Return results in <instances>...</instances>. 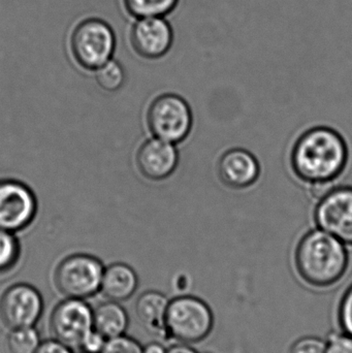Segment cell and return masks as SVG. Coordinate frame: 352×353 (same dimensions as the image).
I'll use <instances>...</instances> for the list:
<instances>
[{
  "label": "cell",
  "mask_w": 352,
  "mask_h": 353,
  "mask_svg": "<svg viewBox=\"0 0 352 353\" xmlns=\"http://www.w3.org/2000/svg\"><path fill=\"white\" fill-rule=\"evenodd\" d=\"M21 246L12 232L0 230V274L10 271L20 259Z\"/></svg>",
  "instance_id": "ffe728a7"
},
{
  "label": "cell",
  "mask_w": 352,
  "mask_h": 353,
  "mask_svg": "<svg viewBox=\"0 0 352 353\" xmlns=\"http://www.w3.org/2000/svg\"><path fill=\"white\" fill-rule=\"evenodd\" d=\"M327 353H352V336L344 332L332 334L327 341Z\"/></svg>",
  "instance_id": "cb8c5ba5"
},
{
  "label": "cell",
  "mask_w": 352,
  "mask_h": 353,
  "mask_svg": "<svg viewBox=\"0 0 352 353\" xmlns=\"http://www.w3.org/2000/svg\"><path fill=\"white\" fill-rule=\"evenodd\" d=\"M165 353H198L194 350V347L189 345V344L180 343L178 342L177 344H174L171 347L167 348V352Z\"/></svg>",
  "instance_id": "4316f807"
},
{
  "label": "cell",
  "mask_w": 352,
  "mask_h": 353,
  "mask_svg": "<svg viewBox=\"0 0 352 353\" xmlns=\"http://www.w3.org/2000/svg\"><path fill=\"white\" fill-rule=\"evenodd\" d=\"M116 47L111 27L99 19H87L74 28L70 39L72 56L82 68L96 70L109 61Z\"/></svg>",
  "instance_id": "8992f818"
},
{
  "label": "cell",
  "mask_w": 352,
  "mask_h": 353,
  "mask_svg": "<svg viewBox=\"0 0 352 353\" xmlns=\"http://www.w3.org/2000/svg\"><path fill=\"white\" fill-rule=\"evenodd\" d=\"M214 327L212 309L202 299L181 296L169 301L165 319V338L180 343H198Z\"/></svg>",
  "instance_id": "3957f363"
},
{
  "label": "cell",
  "mask_w": 352,
  "mask_h": 353,
  "mask_svg": "<svg viewBox=\"0 0 352 353\" xmlns=\"http://www.w3.org/2000/svg\"><path fill=\"white\" fill-rule=\"evenodd\" d=\"M82 353H85V352H82Z\"/></svg>",
  "instance_id": "f1b7e54d"
},
{
  "label": "cell",
  "mask_w": 352,
  "mask_h": 353,
  "mask_svg": "<svg viewBox=\"0 0 352 353\" xmlns=\"http://www.w3.org/2000/svg\"><path fill=\"white\" fill-rule=\"evenodd\" d=\"M169 300L156 290H148L138 296L136 313L144 329L155 337L165 338V319Z\"/></svg>",
  "instance_id": "5bb4252c"
},
{
  "label": "cell",
  "mask_w": 352,
  "mask_h": 353,
  "mask_svg": "<svg viewBox=\"0 0 352 353\" xmlns=\"http://www.w3.org/2000/svg\"><path fill=\"white\" fill-rule=\"evenodd\" d=\"M289 353H327V341L315 336H306L293 344Z\"/></svg>",
  "instance_id": "7402d4cb"
},
{
  "label": "cell",
  "mask_w": 352,
  "mask_h": 353,
  "mask_svg": "<svg viewBox=\"0 0 352 353\" xmlns=\"http://www.w3.org/2000/svg\"><path fill=\"white\" fill-rule=\"evenodd\" d=\"M39 344L41 338L34 327L12 330L8 338L10 353H35Z\"/></svg>",
  "instance_id": "ac0fdd59"
},
{
  "label": "cell",
  "mask_w": 352,
  "mask_h": 353,
  "mask_svg": "<svg viewBox=\"0 0 352 353\" xmlns=\"http://www.w3.org/2000/svg\"><path fill=\"white\" fill-rule=\"evenodd\" d=\"M296 270L308 285L328 288L338 283L349 270L345 245L324 230H310L302 236L295 251Z\"/></svg>",
  "instance_id": "7a4b0ae2"
},
{
  "label": "cell",
  "mask_w": 352,
  "mask_h": 353,
  "mask_svg": "<svg viewBox=\"0 0 352 353\" xmlns=\"http://www.w3.org/2000/svg\"><path fill=\"white\" fill-rule=\"evenodd\" d=\"M349 161L346 141L340 132L329 126L306 130L291 149V170L310 187L332 184L344 173Z\"/></svg>",
  "instance_id": "6da1fadb"
},
{
  "label": "cell",
  "mask_w": 352,
  "mask_h": 353,
  "mask_svg": "<svg viewBox=\"0 0 352 353\" xmlns=\"http://www.w3.org/2000/svg\"><path fill=\"white\" fill-rule=\"evenodd\" d=\"M105 267L97 257L76 253L60 261L54 273V282L66 298L87 300L101 292Z\"/></svg>",
  "instance_id": "277c9868"
},
{
  "label": "cell",
  "mask_w": 352,
  "mask_h": 353,
  "mask_svg": "<svg viewBox=\"0 0 352 353\" xmlns=\"http://www.w3.org/2000/svg\"><path fill=\"white\" fill-rule=\"evenodd\" d=\"M194 118L189 105L179 95H159L147 112V124L155 138L178 144L191 132Z\"/></svg>",
  "instance_id": "5b68a950"
},
{
  "label": "cell",
  "mask_w": 352,
  "mask_h": 353,
  "mask_svg": "<svg viewBox=\"0 0 352 353\" xmlns=\"http://www.w3.org/2000/svg\"><path fill=\"white\" fill-rule=\"evenodd\" d=\"M126 10L138 19L163 18L177 6L178 0H123Z\"/></svg>",
  "instance_id": "e0dca14e"
},
{
  "label": "cell",
  "mask_w": 352,
  "mask_h": 353,
  "mask_svg": "<svg viewBox=\"0 0 352 353\" xmlns=\"http://www.w3.org/2000/svg\"><path fill=\"white\" fill-rule=\"evenodd\" d=\"M97 84L107 92H115L123 86L125 72L119 62L110 59L95 74Z\"/></svg>",
  "instance_id": "d6986e66"
},
{
  "label": "cell",
  "mask_w": 352,
  "mask_h": 353,
  "mask_svg": "<svg viewBox=\"0 0 352 353\" xmlns=\"http://www.w3.org/2000/svg\"><path fill=\"white\" fill-rule=\"evenodd\" d=\"M167 350L158 342H152L143 347V353H165Z\"/></svg>",
  "instance_id": "83f0119b"
},
{
  "label": "cell",
  "mask_w": 352,
  "mask_h": 353,
  "mask_svg": "<svg viewBox=\"0 0 352 353\" xmlns=\"http://www.w3.org/2000/svg\"><path fill=\"white\" fill-rule=\"evenodd\" d=\"M37 212V197L26 184L12 179L0 180V230L14 234L24 230Z\"/></svg>",
  "instance_id": "9c48e42d"
},
{
  "label": "cell",
  "mask_w": 352,
  "mask_h": 353,
  "mask_svg": "<svg viewBox=\"0 0 352 353\" xmlns=\"http://www.w3.org/2000/svg\"><path fill=\"white\" fill-rule=\"evenodd\" d=\"M136 161L143 176L149 180L161 181L176 171L179 154L175 144L155 138L141 145Z\"/></svg>",
  "instance_id": "4fadbf2b"
},
{
  "label": "cell",
  "mask_w": 352,
  "mask_h": 353,
  "mask_svg": "<svg viewBox=\"0 0 352 353\" xmlns=\"http://www.w3.org/2000/svg\"><path fill=\"white\" fill-rule=\"evenodd\" d=\"M338 321L342 331L352 336V284L341 299Z\"/></svg>",
  "instance_id": "603a6c76"
},
{
  "label": "cell",
  "mask_w": 352,
  "mask_h": 353,
  "mask_svg": "<svg viewBox=\"0 0 352 353\" xmlns=\"http://www.w3.org/2000/svg\"><path fill=\"white\" fill-rule=\"evenodd\" d=\"M314 221L320 230L352 247V186L332 187L314 210Z\"/></svg>",
  "instance_id": "52a82bcc"
},
{
  "label": "cell",
  "mask_w": 352,
  "mask_h": 353,
  "mask_svg": "<svg viewBox=\"0 0 352 353\" xmlns=\"http://www.w3.org/2000/svg\"><path fill=\"white\" fill-rule=\"evenodd\" d=\"M35 353H74L70 347H68L57 339L47 340L41 342L39 348Z\"/></svg>",
  "instance_id": "484cf974"
},
{
  "label": "cell",
  "mask_w": 352,
  "mask_h": 353,
  "mask_svg": "<svg viewBox=\"0 0 352 353\" xmlns=\"http://www.w3.org/2000/svg\"><path fill=\"white\" fill-rule=\"evenodd\" d=\"M130 327V316L118 302L107 301L93 310V329L105 339L125 335Z\"/></svg>",
  "instance_id": "2e32d148"
},
{
  "label": "cell",
  "mask_w": 352,
  "mask_h": 353,
  "mask_svg": "<svg viewBox=\"0 0 352 353\" xmlns=\"http://www.w3.org/2000/svg\"><path fill=\"white\" fill-rule=\"evenodd\" d=\"M43 310L41 292L29 284H14L0 298V321L10 330L34 327Z\"/></svg>",
  "instance_id": "30bf717a"
},
{
  "label": "cell",
  "mask_w": 352,
  "mask_h": 353,
  "mask_svg": "<svg viewBox=\"0 0 352 353\" xmlns=\"http://www.w3.org/2000/svg\"><path fill=\"white\" fill-rule=\"evenodd\" d=\"M217 172L221 182L227 188L244 190L258 182L260 165L250 151L234 148L223 153L219 159Z\"/></svg>",
  "instance_id": "7c38bea8"
},
{
  "label": "cell",
  "mask_w": 352,
  "mask_h": 353,
  "mask_svg": "<svg viewBox=\"0 0 352 353\" xmlns=\"http://www.w3.org/2000/svg\"><path fill=\"white\" fill-rule=\"evenodd\" d=\"M138 286V275L130 265L117 263L105 268L101 292L107 300L124 302L134 296Z\"/></svg>",
  "instance_id": "9a60e30c"
},
{
  "label": "cell",
  "mask_w": 352,
  "mask_h": 353,
  "mask_svg": "<svg viewBox=\"0 0 352 353\" xmlns=\"http://www.w3.org/2000/svg\"><path fill=\"white\" fill-rule=\"evenodd\" d=\"M101 353H143V347L136 340L122 335L107 339Z\"/></svg>",
  "instance_id": "44dd1931"
},
{
  "label": "cell",
  "mask_w": 352,
  "mask_h": 353,
  "mask_svg": "<svg viewBox=\"0 0 352 353\" xmlns=\"http://www.w3.org/2000/svg\"><path fill=\"white\" fill-rule=\"evenodd\" d=\"M50 329L54 339L72 350L80 348L93 330V309L80 299L61 301L52 312Z\"/></svg>",
  "instance_id": "ba28073f"
},
{
  "label": "cell",
  "mask_w": 352,
  "mask_h": 353,
  "mask_svg": "<svg viewBox=\"0 0 352 353\" xmlns=\"http://www.w3.org/2000/svg\"><path fill=\"white\" fill-rule=\"evenodd\" d=\"M174 34L169 23L163 18L140 19L130 31V43L141 57L158 59L173 45Z\"/></svg>",
  "instance_id": "8fae6325"
},
{
  "label": "cell",
  "mask_w": 352,
  "mask_h": 353,
  "mask_svg": "<svg viewBox=\"0 0 352 353\" xmlns=\"http://www.w3.org/2000/svg\"><path fill=\"white\" fill-rule=\"evenodd\" d=\"M105 341L107 339L93 329L81 344L80 350L85 353H101Z\"/></svg>",
  "instance_id": "d4e9b609"
}]
</instances>
